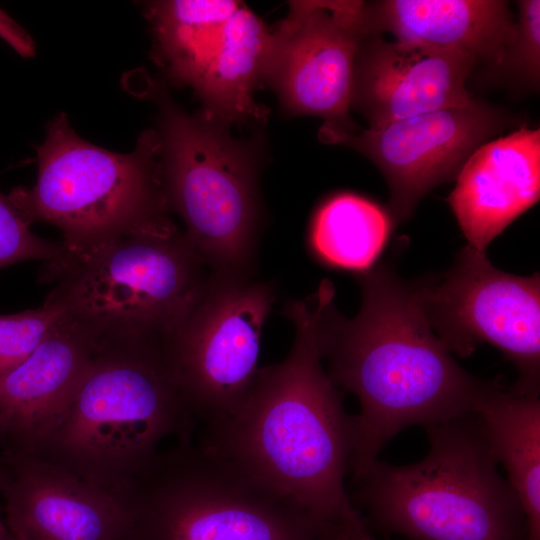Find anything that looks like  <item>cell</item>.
Returning a JSON list of instances; mask_svg holds the SVG:
<instances>
[{"instance_id":"obj_29","label":"cell","mask_w":540,"mask_h":540,"mask_svg":"<svg viewBox=\"0 0 540 540\" xmlns=\"http://www.w3.org/2000/svg\"><path fill=\"white\" fill-rule=\"evenodd\" d=\"M7 540H25L21 535L9 531Z\"/></svg>"},{"instance_id":"obj_6","label":"cell","mask_w":540,"mask_h":540,"mask_svg":"<svg viewBox=\"0 0 540 540\" xmlns=\"http://www.w3.org/2000/svg\"><path fill=\"white\" fill-rule=\"evenodd\" d=\"M151 84L170 212L211 272L252 275L261 225L255 145L203 111L188 114L163 86Z\"/></svg>"},{"instance_id":"obj_1","label":"cell","mask_w":540,"mask_h":540,"mask_svg":"<svg viewBox=\"0 0 540 540\" xmlns=\"http://www.w3.org/2000/svg\"><path fill=\"white\" fill-rule=\"evenodd\" d=\"M357 278L358 314L349 319L337 310L334 286L325 280L318 320L326 372L360 404L349 461L354 482L397 433L476 413L500 384L479 380L455 361L427 319L419 282L402 280L388 265Z\"/></svg>"},{"instance_id":"obj_8","label":"cell","mask_w":540,"mask_h":540,"mask_svg":"<svg viewBox=\"0 0 540 540\" xmlns=\"http://www.w3.org/2000/svg\"><path fill=\"white\" fill-rule=\"evenodd\" d=\"M128 501L136 540H321L297 507L190 439L163 451Z\"/></svg>"},{"instance_id":"obj_2","label":"cell","mask_w":540,"mask_h":540,"mask_svg":"<svg viewBox=\"0 0 540 540\" xmlns=\"http://www.w3.org/2000/svg\"><path fill=\"white\" fill-rule=\"evenodd\" d=\"M324 283L284 304L295 329L287 356L259 368L242 404L206 429L201 441L280 495L314 524L321 540H337L359 511L344 478L353 448V416L323 366L318 320Z\"/></svg>"},{"instance_id":"obj_4","label":"cell","mask_w":540,"mask_h":540,"mask_svg":"<svg viewBox=\"0 0 540 540\" xmlns=\"http://www.w3.org/2000/svg\"><path fill=\"white\" fill-rule=\"evenodd\" d=\"M426 430L422 460H376L355 482V500L370 523L412 540H527L523 508L497 470L479 415Z\"/></svg>"},{"instance_id":"obj_21","label":"cell","mask_w":540,"mask_h":540,"mask_svg":"<svg viewBox=\"0 0 540 540\" xmlns=\"http://www.w3.org/2000/svg\"><path fill=\"white\" fill-rule=\"evenodd\" d=\"M392 223L389 214L374 202L355 194H338L315 214L310 246L326 265L364 272L383 251Z\"/></svg>"},{"instance_id":"obj_28","label":"cell","mask_w":540,"mask_h":540,"mask_svg":"<svg viewBox=\"0 0 540 540\" xmlns=\"http://www.w3.org/2000/svg\"><path fill=\"white\" fill-rule=\"evenodd\" d=\"M8 22V18L0 11V30L2 31Z\"/></svg>"},{"instance_id":"obj_9","label":"cell","mask_w":540,"mask_h":540,"mask_svg":"<svg viewBox=\"0 0 540 540\" xmlns=\"http://www.w3.org/2000/svg\"><path fill=\"white\" fill-rule=\"evenodd\" d=\"M274 300L270 282L212 272L191 308L163 338L184 400L206 428L229 417L249 394Z\"/></svg>"},{"instance_id":"obj_19","label":"cell","mask_w":540,"mask_h":540,"mask_svg":"<svg viewBox=\"0 0 540 540\" xmlns=\"http://www.w3.org/2000/svg\"><path fill=\"white\" fill-rule=\"evenodd\" d=\"M479 415L526 519L527 540H540V401L501 383L481 403Z\"/></svg>"},{"instance_id":"obj_14","label":"cell","mask_w":540,"mask_h":540,"mask_svg":"<svg viewBox=\"0 0 540 540\" xmlns=\"http://www.w3.org/2000/svg\"><path fill=\"white\" fill-rule=\"evenodd\" d=\"M477 63L469 56L417 43L365 34L354 64L350 110L368 128L463 106L474 99L467 80Z\"/></svg>"},{"instance_id":"obj_23","label":"cell","mask_w":540,"mask_h":540,"mask_svg":"<svg viewBox=\"0 0 540 540\" xmlns=\"http://www.w3.org/2000/svg\"><path fill=\"white\" fill-rule=\"evenodd\" d=\"M62 251L61 241L34 234L8 196L0 192V269L21 261L48 262Z\"/></svg>"},{"instance_id":"obj_30","label":"cell","mask_w":540,"mask_h":540,"mask_svg":"<svg viewBox=\"0 0 540 540\" xmlns=\"http://www.w3.org/2000/svg\"><path fill=\"white\" fill-rule=\"evenodd\" d=\"M133 540H136V539H133Z\"/></svg>"},{"instance_id":"obj_16","label":"cell","mask_w":540,"mask_h":540,"mask_svg":"<svg viewBox=\"0 0 540 540\" xmlns=\"http://www.w3.org/2000/svg\"><path fill=\"white\" fill-rule=\"evenodd\" d=\"M539 197L540 130L522 126L479 146L458 173L448 200L468 246L486 253Z\"/></svg>"},{"instance_id":"obj_24","label":"cell","mask_w":540,"mask_h":540,"mask_svg":"<svg viewBox=\"0 0 540 540\" xmlns=\"http://www.w3.org/2000/svg\"><path fill=\"white\" fill-rule=\"evenodd\" d=\"M516 36L499 68L535 88L540 78V1H518Z\"/></svg>"},{"instance_id":"obj_17","label":"cell","mask_w":540,"mask_h":540,"mask_svg":"<svg viewBox=\"0 0 540 540\" xmlns=\"http://www.w3.org/2000/svg\"><path fill=\"white\" fill-rule=\"evenodd\" d=\"M360 21L365 34L390 33L497 68L516 36V18L503 0L361 1Z\"/></svg>"},{"instance_id":"obj_20","label":"cell","mask_w":540,"mask_h":540,"mask_svg":"<svg viewBox=\"0 0 540 540\" xmlns=\"http://www.w3.org/2000/svg\"><path fill=\"white\" fill-rule=\"evenodd\" d=\"M241 2L164 0L146 4L154 59L173 84L196 87L222 42L226 23Z\"/></svg>"},{"instance_id":"obj_11","label":"cell","mask_w":540,"mask_h":540,"mask_svg":"<svg viewBox=\"0 0 540 540\" xmlns=\"http://www.w3.org/2000/svg\"><path fill=\"white\" fill-rule=\"evenodd\" d=\"M271 29L265 83L290 115L324 119L321 140L360 130L350 117L355 56L365 35L361 1H291Z\"/></svg>"},{"instance_id":"obj_18","label":"cell","mask_w":540,"mask_h":540,"mask_svg":"<svg viewBox=\"0 0 540 540\" xmlns=\"http://www.w3.org/2000/svg\"><path fill=\"white\" fill-rule=\"evenodd\" d=\"M272 34L265 23L241 3L228 19L220 47L193 89L203 112L228 125L263 121L267 109L254 100L265 83Z\"/></svg>"},{"instance_id":"obj_26","label":"cell","mask_w":540,"mask_h":540,"mask_svg":"<svg viewBox=\"0 0 540 540\" xmlns=\"http://www.w3.org/2000/svg\"><path fill=\"white\" fill-rule=\"evenodd\" d=\"M8 535H9V530L7 528V525L0 516V540H7Z\"/></svg>"},{"instance_id":"obj_10","label":"cell","mask_w":540,"mask_h":540,"mask_svg":"<svg viewBox=\"0 0 540 540\" xmlns=\"http://www.w3.org/2000/svg\"><path fill=\"white\" fill-rule=\"evenodd\" d=\"M427 319L451 354L465 358L481 343L499 349L518 371L510 388L539 396L540 277L495 268L470 246L438 283L419 282Z\"/></svg>"},{"instance_id":"obj_25","label":"cell","mask_w":540,"mask_h":540,"mask_svg":"<svg viewBox=\"0 0 540 540\" xmlns=\"http://www.w3.org/2000/svg\"><path fill=\"white\" fill-rule=\"evenodd\" d=\"M337 540H374L368 525L359 513L339 533Z\"/></svg>"},{"instance_id":"obj_12","label":"cell","mask_w":540,"mask_h":540,"mask_svg":"<svg viewBox=\"0 0 540 540\" xmlns=\"http://www.w3.org/2000/svg\"><path fill=\"white\" fill-rule=\"evenodd\" d=\"M506 125L501 110L474 99L323 141L350 147L372 161L388 183L394 220L406 221L430 190L456 179L469 156Z\"/></svg>"},{"instance_id":"obj_7","label":"cell","mask_w":540,"mask_h":540,"mask_svg":"<svg viewBox=\"0 0 540 540\" xmlns=\"http://www.w3.org/2000/svg\"><path fill=\"white\" fill-rule=\"evenodd\" d=\"M211 270L175 224L44 262L46 299L102 337L164 338L204 289Z\"/></svg>"},{"instance_id":"obj_13","label":"cell","mask_w":540,"mask_h":540,"mask_svg":"<svg viewBox=\"0 0 540 540\" xmlns=\"http://www.w3.org/2000/svg\"><path fill=\"white\" fill-rule=\"evenodd\" d=\"M5 523L25 540H133L129 502L37 456L1 458Z\"/></svg>"},{"instance_id":"obj_22","label":"cell","mask_w":540,"mask_h":540,"mask_svg":"<svg viewBox=\"0 0 540 540\" xmlns=\"http://www.w3.org/2000/svg\"><path fill=\"white\" fill-rule=\"evenodd\" d=\"M64 315L47 299L38 308L0 315V375L23 362Z\"/></svg>"},{"instance_id":"obj_15","label":"cell","mask_w":540,"mask_h":540,"mask_svg":"<svg viewBox=\"0 0 540 540\" xmlns=\"http://www.w3.org/2000/svg\"><path fill=\"white\" fill-rule=\"evenodd\" d=\"M100 341L95 329L65 313L23 362L0 375L3 457L36 454L62 418Z\"/></svg>"},{"instance_id":"obj_27","label":"cell","mask_w":540,"mask_h":540,"mask_svg":"<svg viewBox=\"0 0 540 540\" xmlns=\"http://www.w3.org/2000/svg\"><path fill=\"white\" fill-rule=\"evenodd\" d=\"M6 480V470L2 459L0 458V491L3 489Z\"/></svg>"},{"instance_id":"obj_3","label":"cell","mask_w":540,"mask_h":540,"mask_svg":"<svg viewBox=\"0 0 540 540\" xmlns=\"http://www.w3.org/2000/svg\"><path fill=\"white\" fill-rule=\"evenodd\" d=\"M195 422L162 338L102 337L62 418L33 456L127 500L164 441L189 440Z\"/></svg>"},{"instance_id":"obj_5","label":"cell","mask_w":540,"mask_h":540,"mask_svg":"<svg viewBox=\"0 0 540 540\" xmlns=\"http://www.w3.org/2000/svg\"><path fill=\"white\" fill-rule=\"evenodd\" d=\"M158 133H141L132 152L116 153L81 138L65 113L46 127L36 149L32 187L7 195L29 223L62 234L63 250L82 253L130 233L175 224L165 197Z\"/></svg>"}]
</instances>
